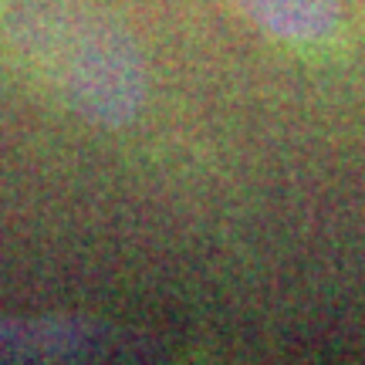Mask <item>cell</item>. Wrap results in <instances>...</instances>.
I'll return each mask as SVG.
<instances>
[{
	"instance_id": "1",
	"label": "cell",
	"mask_w": 365,
	"mask_h": 365,
	"mask_svg": "<svg viewBox=\"0 0 365 365\" xmlns=\"http://www.w3.org/2000/svg\"><path fill=\"white\" fill-rule=\"evenodd\" d=\"M14 48L75 112L98 125H125L145 95L132 41L85 0H14L7 11Z\"/></svg>"
},
{
	"instance_id": "2",
	"label": "cell",
	"mask_w": 365,
	"mask_h": 365,
	"mask_svg": "<svg viewBox=\"0 0 365 365\" xmlns=\"http://www.w3.org/2000/svg\"><path fill=\"white\" fill-rule=\"evenodd\" d=\"M244 14L274 38L318 44L339 27V0H237Z\"/></svg>"
},
{
	"instance_id": "3",
	"label": "cell",
	"mask_w": 365,
	"mask_h": 365,
	"mask_svg": "<svg viewBox=\"0 0 365 365\" xmlns=\"http://www.w3.org/2000/svg\"><path fill=\"white\" fill-rule=\"evenodd\" d=\"M78 345V331L65 325H11L0 322V352L54 355Z\"/></svg>"
}]
</instances>
